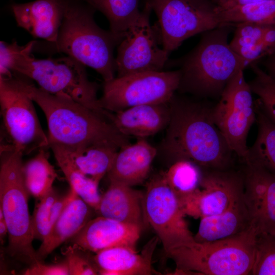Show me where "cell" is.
Wrapping results in <instances>:
<instances>
[{"instance_id": "cell-25", "label": "cell", "mask_w": 275, "mask_h": 275, "mask_svg": "<svg viewBox=\"0 0 275 275\" xmlns=\"http://www.w3.org/2000/svg\"><path fill=\"white\" fill-rule=\"evenodd\" d=\"M49 147L70 188L96 212L101 197L98 190L99 183L80 171L65 147L55 144L50 145Z\"/></svg>"}, {"instance_id": "cell-19", "label": "cell", "mask_w": 275, "mask_h": 275, "mask_svg": "<svg viewBox=\"0 0 275 275\" xmlns=\"http://www.w3.org/2000/svg\"><path fill=\"white\" fill-rule=\"evenodd\" d=\"M156 154L157 149L144 138L124 146L118 151L107 174L109 180L131 187L143 183Z\"/></svg>"}, {"instance_id": "cell-5", "label": "cell", "mask_w": 275, "mask_h": 275, "mask_svg": "<svg viewBox=\"0 0 275 275\" xmlns=\"http://www.w3.org/2000/svg\"><path fill=\"white\" fill-rule=\"evenodd\" d=\"M95 11L83 0H65L62 24L51 44L56 51L94 69L106 81L115 77L114 51L122 39L96 23Z\"/></svg>"}, {"instance_id": "cell-23", "label": "cell", "mask_w": 275, "mask_h": 275, "mask_svg": "<svg viewBox=\"0 0 275 275\" xmlns=\"http://www.w3.org/2000/svg\"><path fill=\"white\" fill-rule=\"evenodd\" d=\"M200 219L198 232L194 236L195 241L199 242L230 237L243 232L250 226L243 195L224 211Z\"/></svg>"}, {"instance_id": "cell-28", "label": "cell", "mask_w": 275, "mask_h": 275, "mask_svg": "<svg viewBox=\"0 0 275 275\" xmlns=\"http://www.w3.org/2000/svg\"><path fill=\"white\" fill-rule=\"evenodd\" d=\"M45 148L39 150L38 153L23 165V175L26 188L30 194L39 199L48 193L53 187L57 177L54 167L48 160Z\"/></svg>"}, {"instance_id": "cell-2", "label": "cell", "mask_w": 275, "mask_h": 275, "mask_svg": "<svg viewBox=\"0 0 275 275\" xmlns=\"http://www.w3.org/2000/svg\"><path fill=\"white\" fill-rule=\"evenodd\" d=\"M23 76L28 93L46 119L49 146L68 148L107 145L120 148L130 144L108 117V111L91 108L64 94H52L37 87Z\"/></svg>"}, {"instance_id": "cell-37", "label": "cell", "mask_w": 275, "mask_h": 275, "mask_svg": "<svg viewBox=\"0 0 275 275\" xmlns=\"http://www.w3.org/2000/svg\"><path fill=\"white\" fill-rule=\"evenodd\" d=\"M264 1L268 0H224L217 6V7L219 9H224L236 6Z\"/></svg>"}, {"instance_id": "cell-31", "label": "cell", "mask_w": 275, "mask_h": 275, "mask_svg": "<svg viewBox=\"0 0 275 275\" xmlns=\"http://www.w3.org/2000/svg\"><path fill=\"white\" fill-rule=\"evenodd\" d=\"M254 78L249 82L255 101L263 113L275 123V79L255 64L251 65Z\"/></svg>"}, {"instance_id": "cell-32", "label": "cell", "mask_w": 275, "mask_h": 275, "mask_svg": "<svg viewBox=\"0 0 275 275\" xmlns=\"http://www.w3.org/2000/svg\"><path fill=\"white\" fill-rule=\"evenodd\" d=\"M60 196L53 187L46 195L38 199L31 221L34 239H39L41 242L46 239L50 232L52 207Z\"/></svg>"}, {"instance_id": "cell-39", "label": "cell", "mask_w": 275, "mask_h": 275, "mask_svg": "<svg viewBox=\"0 0 275 275\" xmlns=\"http://www.w3.org/2000/svg\"><path fill=\"white\" fill-rule=\"evenodd\" d=\"M7 234H8L7 225L3 212L0 210V240L1 244L4 243V239Z\"/></svg>"}, {"instance_id": "cell-21", "label": "cell", "mask_w": 275, "mask_h": 275, "mask_svg": "<svg viewBox=\"0 0 275 275\" xmlns=\"http://www.w3.org/2000/svg\"><path fill=\"white\" fill-rule=\"evenodd\" d=\"M109 181L96 212L99 216L142 227L144 197L141 192L131 186Z\"/></svg>"}, {"instance_id": "cell-8", "label": "cell", "mask_w": 275, "mask_h": 275, "mask_svg": "<svg viewBox=\"0 0 275 275\" xmlns=\"http://www.w3.org/2000/svg\"><path fill=\"white\" fill-rule=\"evenodd\" d=\"M157 16L163 48L169 54L182 42L221 25L217 5L210 0H144Z\"/></svg>"}, {"instance_id": "cell-17", "label": "cell", "mask_w": 275, "mask_h": 275, "mask_svg": "<svg viewBox=\"0 0 275 275\" xmlns=\"http://www.w3.org/2000/svg\"><path fill=\"white\" fill-rule=\"evenodd\" d=\"M64 8L65 0H35L11 5L18 26L34 38L52 44L57 41Z\"/></svg>"}, {"instance_id": "cell-12", "label": "cell", "mask_w": 275, "mask_h": 275, "mask_svg": "<svg viewBox=\"0 0 275 275\" xmlns=\"http://www.w3.org/2000/svg\"><path fill=\"white\" fill-rule=\"evenodd\" d=\"M152 11L150 5L144 3L139 18L117 46V76L161 71L166 67L170 54L161 46L156 25L151 24Z\"/></svg>"}, {"instance_id": "cell-11", "label": "cell", "mask_w": 275, "mask_h": 275, "mask_svg": "<svg viewBox=\"0 0 275 275\" xmlns=\"http://www.w3.org/2000/svg\"><path fill=\"white\" fill-rule=\"evenodd\" d=\"M243 71H240L229 81L212 107L214 123L242 163L249 152L247 137L256 120L255 101Z\"/></svg>"}, {"instance_id": "cell-13", "label": "cell", "mask_w": 275, "mask_h": 275, "mask_svg": "<svg viewBox=\"0 0 275 275\" xmlns=\"http://www.w3.org/2000/svg\"><path fill=\"white\" fill-rule=\"evenodd\" d=\"M144 216L162 243L165 253L195 241L179 200L168 184L163 172L147 183L143 198Z\"/></svg>"}, {"instance_id": "cell-10", "label": "cell", "mask_w": 275, "mask_h": 275, "mask_svg": "<svg viewBox=\"0 0 275 275\" xmlns=\"http://www.w3.org/2000/svg\"><path fill=\"white\" fill-rule=\"evenodd\" d=\"M179 69L131 74L104 81L100 107L115 113L147 104L169 102L177 91Z\"/></svg>"}, {"instance_id": "cell-3", "label": "cell", "mask_w": 275, "mask_h": 275, "mask_svg": "<svg viewBox=\"0 0 275 275\" xmlns=\"http://www.w3.org/2000/svg\"><path fill=\"white\" fill-rule=\"evenodd\" d=\"M36 43V41L23 46L15 41L2 43L0 69L19 73L49 93L64 94L91 108L105 112L99 104L98 85L89 79L85 65L68 56L37 59L32 53Z\"/></svg>"}, {"instance_id": "cell-7", "label": "cell", "mask_w": 275, "mask_h": 275, "mask_svg": "<svg viewBox=\"0 0 275 275\" xmlns=\"http://www.w3.org/2000/svg\"><path fill=\"white\" fill-rule=\"evenodd\" d=\"M256 237V230L250 226L235 235L214 241L195 240L166 254L175 262L177 274H251Z\"/></svg>"}, {"instance_id": "cell-26", "label": "cell", "mask_w": 275, "mask_h": 275, "mask_svg": "<svg viewBox=\"0 0 275 275\" xmlns=\"http://www.w3.org/2000/svg\"><path fill=\"white\" fill-rule=\"evenodd\" d=\"M258 130L256 139L249 148L247 158L243 163L260 167L275 175V123L261 111L255 102Z\"/></svg>"}, {"instance_id": "cell-34", "label": "cell", "mask_w": 275, "mask_h": 275, "mask_svg": "<svg viewBox=\"0 0 275 275\" xmlns=\"http://www.w3.org/2000/svg\"><path fill=\"white\" fill-rule=\"evenodd\" d=\"M90 252L80 246L71 244L64 252L69 275L99 274V269Z\"/></svg>"}, {"instance_id": "cell-35", "label": "cell", "mask_w": 275, "mask_h": 275, "mask_svg": "<svg viewBox=\"0 0 275 275\" xmlns=\"http://www.w3.org/2000/svg\"><path fill=\"white\" fill-rule=\"evenodd\" d=\"M234 34L230 45L236 52L241 48L257 43L262 40L263 36L269 25L253 22H242L234 25Z\"/></svg>"}, {"instance_id": "cell-1", "label": "cell", "mask_w": 275, "mask_h": 275, "mask_svg": "<svg viewBox=\"0 0 275 275\" xmlns=\"http://www.w3.org/2000/svg\"><path fill=\"white\" fill-rule=\"evenodd\" d=\"M162 149L174 160H187L204 171L231 169L234 153L214 123L213 105L174 95Z\"/></svg>"}, {"instance_id": "cell-9", "label": "cell", "mask_w": 275, "mask_h": 275, "mask_svg": "<svg viewBox=\"0 0 275 275\" xmlns=\"http://www.w3.org/2000/svg\"><path fill=\"white\" fill-rule=\"evenodd\" d=\"M0 77V106L3 125L10 144L23 154L49 147L48 136L37 115L23 77L12 72Z\"/></svg>"}, {"instance_id": "cell-30", "label": "cell", "mask_w": 275, "mask_h": 275, "mask_svg": "<svg viewBox=\"0 0 275 275\" xmlns=\"http://www.w3.org/2000/svg\"><path fill=\"white\" fill-rule=\"evenodd\" d=\"M191 161L179 160L163 172L165 179L178 199L195 191L201 186L203 172Z\"/></svg>"}, {"instance_id": "cell-16", "label": "cell", "mask_w": 275, "mask_h": 275, "mask_svg": "<svg viewBox=\"0 0 275 275\" xmlns=\"http://www.w3.org/2000/svg\"><path fill=\"white\" fill-rule=\"evenodd\" d=\"M142 227L124 223L101 216L90 219L83 228L69 240L93 253L116 246L136 251Z\"/></svg>"}, {"instance_id": "cell-38", "label": "cell", "mask_w": 275, "mask_h": 275, "mask_svg": "<svg viewBox=\"0 0 275 275\" xmlns=\"http://www.w3.org/2000/svg\"><path fill=\"white\" fill-rule=\"evenodd\" d=\"M264 63L267 73L275 79V53L266 57Z\"/></svg>"}, {"instance_id": "cell-29", "label": "cell", "mask_w": 275, "mask_h": 275, "mask_svg": "<svg viewBox=\"0 0 275 275\" xmlns=\"http://www.w3.org/2000/svg\"><path fill=\"white\" fill-rule=\"evenodd\" d=\"M218 12L221 25H234L242 22L265 25L275 24V0L249 3L224 9L218 8Z\"/></svg>"}, {"instance_id": "cell-15", "label": "cell", "mask_w": 275, "mask_h": 275, "mask_svg": "<svg viewBox=\"0 0 275 275\" xmlns=\"http://www.w3.org/2000/svg\"><path fill=\"white\" fill-rule=\"evenodd\" d=\"M243 164V197L250 226L257 235H275V175L258 166Z\"/></svg>"}, {"instance_id": "cell-20", "label": "cell", "mask_w": 275, "mask_h": 275, "mask_svg": "<svg viewBox=\"0 0 275 275\" xmlns=\"http://www.w3.org/2000/svg\"><path fill=\"white\" fill-rule=\"evenodd\" d=\"M153 238L141 254L135 250L116 246L101 250L94 256L101 275H149L154 273L152 256L158 240Z\"/></svg>"}, {"instance_id": "cell-27", "label": "cell", "mask_w": 275, "mask_h": 275, "mask_svg": "<svg viewBox=\"0 0 275 275\" xmlns=\"http://www.w3.org/2000/svg\"><path fill=\"white\" fill-rule=\"evenodd\" d=\"M107 18L109 31L121 39L139 18L140 0H83Z\"/></svg>"}, {"instance_id": "cell-33", "label": "cell", "mask_w": 275, "mask_h": 275, "mask_svg": "<svg viewBox=\"0 0 275 275\" xmlns=\"http://www.w3.org/2000/svg\"><path fill=\"white\" fill-rule=\"evenodd\" d=\"M251 274L275 275V235H257Z\"/></svg>"}, {"instance_id": "cell-22", "label": "cell", "mask_w": 275, "mask_h": 275, "mask_svg": "<svg viewBox=\"0 0 275 275\" xmlns=\"http://www.w3.org/2000/svg\"><path fill=\"white\" fill-rule=\"evenodd\" d=\"M70 188V200L53 225L48 237L41 242L37 251L41 261L43 262L63 243L76 235L92 219L94 210Z\"/></svg>"}, {"instance_id": "cell-36", "label": "cell", "mask_w": 275, "mask_h": 275, "mask_svg": "<svg viewBox=\"0 0 275 275\" xmlns=\"http://www.w3.org/2000/svg\"><path fill=\"white\" fill-rule=\"evenodd\" d=\"M23 274L25 275H69L66 260L60 263L46 264L42 261L29 265Z\"/></svg>"}, {"instance_id": "cell-6", "label": "cell", "mask_w": 275, "mask_h": 275, "mask_svg": "<svg viewBox=\"0 0 275 275\" xmlns=\"http://www.w3.org/2000/svg\"><path fill=\"white\" fill-rule=\"evenodd\" d=\"M23 153L11 144L1 146L0 210L8 230L6 253L30 265L40 261L28 206L29 193L23 175Z\"/></svg>"}, {"instance_id": "cell-14", "label": "cell", "mask_w": 275, "mask_h": 275, "mask_svg": "<svg viewBox=\"0 0 275 275\" xmlns=\"http://www.w3.org/2000/svg\"><path fill=\"white\" fill-rule=\"evenodd\" d=\"M243 189L241 170L204 171L200 187L179 200L185 215L201 218L227 210L241 197Z\"/></svg>"}, {"instance_id": "cell-4", "label": "cell", "mask_w": 275, "mask_h": 275, "mask_svg": "<svg viewBox=\"0 0 275 275\" xmlns=\"http://www.w3.org/2000/svg\"><path fill=\"white\" fill-rule=\"evenodd\" d=\"M231 24H222L202 33L198 44L187 54L168 61L166 67H179L177 91L201 98H219L229 81L248 66L230 45Z\"/></svg>"}, {"instance_id": "cell-24", "label": "cell", "mask_w": 275, "mask_h": 275, "mask_svg": "<svg viewBox=\"0 0 275 275\" xmlns=\"http://www.w3.org/2000/svg\"><path fill=\"white\" fill-rule=\"evenodd\" d=\"M64 147L80 171L99 184L111 169L119 150L107 145H93L73 149Z\"/></svg>"}, {"instance_id": "cell-40", "label": "cell", "mask_w": 275, "mask_h": 275, "mask_svg": "<svg viewBox=\"0 0 275 275\" xmlns=\"http://www.w3.org/2000/svg\"><path fill=\"white\" fill-rule=\"evenodd\" d=\"M213 3H214L215 4H216L217 6L222 3L224 0H210Z\"/></svg>"}, {"instance_id": "cell-18", "label": "cell", "mask_w": 275, "mask_h": 275, "mask_svg": "<svg viewBox=\"0 0 275 275\" xmlns=\"http://www.w3.org/2000/svg\"><path fill=\"white\" fill-rule=\"evenodd\" d=\"M169 102L140 105L115 113L109 112V118L124 135L145 139L167 128L171 115Z\"/></svg>"}]
</instances>
